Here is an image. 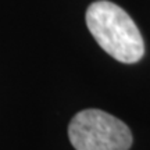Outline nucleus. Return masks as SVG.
Here are the masks:
<instances>
[{
	"instance_id": "obj_2",
	"label": "nucleus",
	"mask_w": 150,
	"mask_h": 150,
	"mask_svg": "<svg viewBox=\"0 0 150 150\" xmlns=\"http://www.w3.org/2000/svg\"><path fill=\"white\" fill-rule=\"evenodd\" d=\"M68 138L75 150H128L132 134L128 125L103 110H82L71 120Z\"/></svg>"
},
{
	"instance_id": "obj_1",
	"label": "nucleus",
	"mask_w": 150,
	"mask_h": 150,
	"mask_svg": "<svg viewBox=\"0 0 150 150\" xmlns=\"http://www.w3.org/2000/svg\"><path fill=\"white\" fill-rule=\"evenodd\" d=\"M86 27L99 46L117 61L132 64L145 54L139 28L127 11L108 0L92 3L86 10Z\"/></svg>"
}]
</instances>
